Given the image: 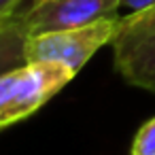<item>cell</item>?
Instances as JSON below:
<instances>
[{
    "label": "cell",
    "instance_id": "cell-3",
    "mask_svg": "<svg viewBox=\"0 0 155 155\" xmlns=\"http://www.w3.org/2000/svg\"><path fill=\"white\" fill-rule=\"evenodd\" d=\"M30 36L81 28L102 17L115 15L121 0H43V2L19 7Z\"/></svg>",
    "mask_w": 155,
    "mask_h": 155
},
{
    "label": "cell",
    "instance_id": "cell-7",
    "mask_svg": "<svg viewBox=\"0 0 155 155\" xmlns=\"http://www.w3.org/2000/svg\"><path fill=\"white\" fill-rule=\"evenodd\" d=\"M132 155H155V117L138 130L132 142Z\"/></svg>",
    "mask_w": 155,
    "mask_h": 155
},
{
    "label": "cell",
    "instance_id": "cell-8",
    "mask_svg": "<svg viewBox=\"0 0 155 155\" xmlns=\"http://www.w3.org/2000/svg\"><path fill=\"white\" fill-rule=\"evenodd\" d=\"M151 7H155V0H121V9L125 11L123 15H134V13L147 11Z\"/></svg>",
    "mask_w": 155,
    "mask_h": 155
},
{
    "label": "cell",
    "instance_id": "cell-9",
    "mask_svg": "<svg viewBox=\"0 0 155 155\" xmlns=\"http://www.w3.org/2000/svg\"><path fill=\"white\" fill-rule=\"evenodd\" d=\"M26 0H0V21L5 17H9L11 13H15Z\"/></svg>",
    "mask_w": 155,
    "mask_h": 155
},
{
    "label": "cell",
    "instance_id": "cell-6",
    "mask_svg": "<svg viewBox=\"0 0 155 155\" xmlns=\"http://www.w3.org/2000/svg\"><path fill=\"white\" fill-rule=\"evenodd\" d=\"M155 30V7L134 13V15H123L119 21V34L117 36H136Z\"/></svg>",
    "mask_w": 155,
    "mask_h": 155
},
{
    "label": "cell",
    "instance_id": "cell-10",
    "mask_svg": "<svg viewBox=\"0 0 155 155\" xmlns=\"http://www.w3.org/2000/svg\"><path fill=\"white\" fill-rule=\"evenodd\" d=\"M36 2H43V0H26L21 7H30V5H36Z\"/></svg>",
    "mask_w": 155,
    "mask_h": 155
},
{
    "label": "cell",
    "instance_id": "cell-2",
    "mask_svg": "<svg viewBox=\"0 0 155 155\" xmlns=\"http://www.w3.org/2000/svg\"><path fill=\"white\" fill-rule=\"evenodd\" d=\"M119 21H121V15L115 13L81 28L28 36L26 60L28 62H58L68 66L77 74L100 47L117 38Z\"/></svg>",
    "mask_w": 155,
    "mask_h": 155
},
{
    "label": "cell",
    "instance_id": "cell-4",
    "mask_svg": "<svg viewBox=\"0 0 155 155\" xmlns=\"http://www.w3.org/2000/svg\"><path fill=\"white\" fill-rule=\"evenodd\" d=\"M113 47L119 74L130 85L155 94V30L136 36H117Z\"/></svg>",
    "mask_w": 155,
    "mask_h": 155
},
{
    "label": "cell",
    "instance_id": "cell-1",
    "mask_svg": "<svg viewBox=\"0 0 155 155\" xmlns=\"http://www.w3.org/2000/svg\"><path fill=\"white\" fill-rule=\"evenodd\" d=\"M72 77L74 72L58 62H26L0 74V127L36 113Z\"/></svg>",
    "mask_w": 155,
    "mask_h": 155
},
{
    "label": "cell",
    "instance_id": "cell-5",
    "mask_svg": "<svg viewBox=\"0 0 155 155\" xmlns=\"http://www.w3.org/2000/svg\"><path fill=\"white\" fill-rule=\"evenodd\" d=\"M28 26L24 21L21 9L11 13L0 21V74H5L17 66H24L26 60V43H28Z\"/></svg>",
    "mask_w": 155,
    "mask_h": 155
}]
</instances>
